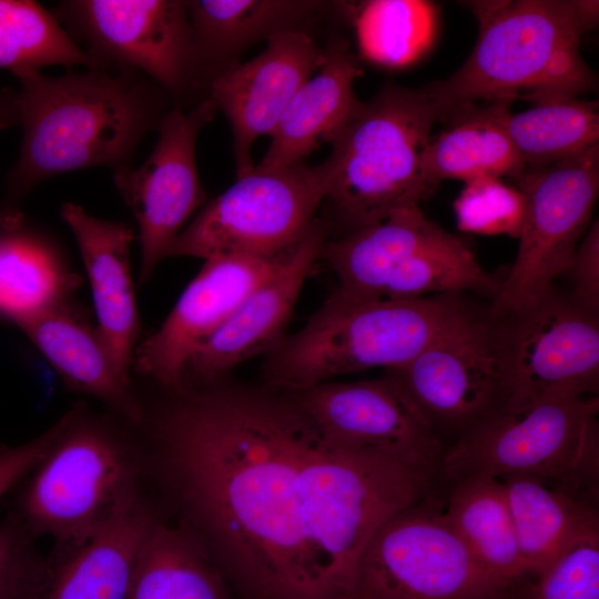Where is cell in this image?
Here are the masks:
<instances>
[{
  "instance_id": "obj_21",
  "label": "cell",
  "mask_w": 599,
  "mask_h": 599,
  "mask_svg": "<svg viewBox=\"0 0 599 599\" xmlns=\"http://www.w3.org/2000/svg\"><path fill=\"white\" fill-rule=\"evenodd\" d=\"M61 216L87 271L98 332L120 373L131 379L141 329L130 262L134 231L126 223L97 217L70 202L62 205Z\"/></svg>"
},
{
  "instance_id": "obj_29",
  "label": "cell",
  "mask_w": 599,
  "mask_h": 599,
  "mask_svg": "<svg viewBox=\"0 0 599 599\" xmlns=\"http://www.w3.org/2000/svg\"><path fill=\"white\" fill-rule=\"evenodd\" d=\"M126 599H235L211 554L191 532L154 521Z\"/></svg>"
},
{
  "instance_id": "obj_23",
  "label": "cell",
  "mask_w": 599,
  "mask_h": 599,
  "mask_svg": "<svg viewBox=\"0 0 599 599\" xmlns=\"http://www.w3.org/2000/svg\"><path fill=\"white\" fill-rule=\"evenodd\" d=\"M74 390L99 398L131 423L144 419L131 379L115 366L97 326L74 302L43 311L17 325Z\"/></svg>"
},
{
  "instance_id": "obj_20",
  "label": "cell",
  "mask_w": 599,
  "mask_h": 599,
  "mask_svg": "<svg viewBox=\"0 0 599 599\" xmlns=\"http://www.w3.org/2000/svg\"><path fill=\"white\" fill-rule=\"evenodd\" d=\"M155 519L135 497L88 537L40 559L24 599H126Z\"/></svg>"
},
{
  "instance_id": "obj_8",
  "label": "cell",
  "mask_w": 599,
  "mask_h": 599,
  "mask_svg": "<svg viewBox=\"0 0 599 599\" xmlns=\"http://www.w3.org/2000/svg\"><path fill=\"white\" fill-rule=\"evenodd\" d=\"M53 428L18 520L29 535L47 534L54 546H64L88 537L138 497L135 468L119 434L83 405Z\"/></svg>"
},
{
  "instance_id": "obj_10",
  "label": "cell",
  "mask_w": 599,
  "mask_h": 599,
  "mask_svg": "<svg viewBox=\"0 0 599 599\" xmlns=\"http://www.w3.org/2000/svg\"><path fill=\"white\" fill-rule=\"evenodd\" d=\"M489 575L447 521L420 500L388 518L358 564L351 599H520Z\"/></svg>"
},
{
  "instance_id": "obj_6",
  "label": "cell",
  "mask_w": 599,
  "mask_h": 599,
  "mask_svg": "<svg viewBox=\"0 0 599 599\" xmlns=\"http://www.w3.org/2000/svg\"><path fill=\"white\" fill-rule=\"evenodd\" d=\"M439 120L425 88L385 84L363 102L328 144L321 164L335 217L344 234L395 211L420 206L436 189L423 172V153Z\"/></svg>"
},
{
  "instance_id": "obj_26",
  "label": "cell",
  "mask_w": 599,
  "mask_h": 599,
  "mask_svg": "<svg viewBox=\"0 0 599 599\" xmlns=\"http://www.w3.org/2000/svg\"><path fill=\"white\" fill-rule=\"evenodd\" d=\"M508 500L519 556L527 576H538L598 516L576 493L541 477H499Z\"/></svg>"
},
{
  "instance_id": "obj_24",
  "label": "cell",
  "mask_w": 599,
  "mask_h": 599,
  "mask_svg": "<svg viewBox=\"0 0 599 599\" xmlns=\"http://www.w3.org/2000/svg\"><path fill=\"white\" fill-rule=\"evenodd\" d=\"M443 231L420 206L402 209L378 223L326 240L318 258L337 276V288L378 298L386 280Z\"/></svg>"
},
{
  "instance_id": "obj_33",
  "label": "cell",
  "mask_w": 599,
  "mask_h": 599,
  "mask_svg": "<svg viewBox=\"0 0 599 599\" xmlns=\"http://www.w3.org/2000/svg\"><path fill=\"white\" fill-rule=\"evenodd\" d=\"M436 7L427 1H372L357 19L359 44L368 59L389 67L412 63L430 47Z\"/></svg>"
},
{
  "instance_id": "obj_12",
  "label": "cell",
  "mask_w": 599,
  "mask_h": 599,
  "mask_svg": "<svg viewBox=\"0 0 599 599\" xmlns=\"http://www.w3.org/2000/svg\"><path fill=\"white\" fill-rule=\"evenodd\" d=\"M526 200L516 258L490 305L502 316L531 304L562 275L591 224L599 193V144L517 179Z\"/></svg>"
},
{
  "instance_id": "obj_9",
  "label": "cell",
  "mask_w": 599,
  "mask_h": 599,
  "mask_svg": "<svg viewBox=\"0 0 599 599\" xmlns=\"http://www.w3.org/2000/svg\"><path fill=\"white\" fill-rule=\"evenodd\" d=\"M326 193L321 164L255 165L200 209L172 243L167 257L205 261L282 255L307 234Z\"/></svg>"
},
{
  "instance_id": "obj_18",
  "label": "cell",
  "mask_w": 599,
  "mask_h": 599,
  "mask_svg": "<svg viewBox=\"0 0 599 599\" xmlns=\"http://www.w3.org/2000/svg\"><path fill=\"white\" fill-rule=\"evenodd\" d=\"M323 61L324 50L305 31L290 30L271 37L255 58L212 78L206 98L230 123L236 176L254 169L253 143L271 135L295 92Z\"/></svg>"
},
{
  "instance_id": "obj_15",
  "label": "cell",
  "mask_w": 599,
  "mask_h": 599,
  "mask_svg": "<svg viewBox=\"0 0 599 599\" xmlns=\"http://www.w3.org/2000/svg\"><path fill=\"white\" fill-rule=\"evenodd\" d=\"M204 98L185 111L171 108L158 125V142L139 167L113 171L114 185L139 226L140 284L153 276L189 219L206 203L196 165L200 131L216 114Z\"/></svg>"
},
{
  "instance_id": "obj_16",
  "label": "cell",
  "mask_w": 599,
  "mask_h": 599,
  "mask_svg": "<svg viewBox=\"0 0 599 599\" xmlns=\"http://www.w3.org/2000/svg\"><path fill=\"white\" fill-rule=\"evenodd\" d=\"M287 394L333 443L382 454L432 474L441 463L436 428L387 374L370 380H328Z\"/></svg>"
},
{
  "instance_id": "obj_1",
  "label": "cell",
  "mask_w": 599,
  "mask_h": 599,
  "mask_svg": "<svg viewBox=\"0 0 599 599\" xmlns=\"http://www.w3.org/2000/svg\"><path fill=\"white\" fill-rule=\"evenodd\" d=\"M153 420L164 468L240 599H334L297 486L313 423L285 392L183 388Z\"/></svg>"
},
{
  "instance_id": "obj_39",
  "label": "cell",
  "mask_w": 599,
  "mask_h": 599,
  "mask_svg": "<svg viewBox=\"0 0 599 599\" xmlns=\"http://www.w3.org/2000/svg\"><path fill=\"white\" fill-rule=\"evenodd\" d=\"M14 125L11 111V90L0 89V129Z\"/></svg>"
},
{
  "instance_id": "obj_37",
  "label": "cell",
  "mask_w": 599,
  "mask_h": 599,
  "mask_svg": "<svg viewBox=\"0 0 599 599\" xmlns=\"http://www.w3.org/2000/svg\"><path fill=\"white\" fill-rule=\"evenodd\" d=\"M570 294L585 307L599 313V223L592 221L562 273Z\"/></svg>"
},
{
  "instance_id": "obj_34",
  "label": "cell",
  "mask_w": 599,
  "mask_h": 599,
  "mask_svg": "<svg viewBox=\"0 0 599 599\" xmlns=\"http://www.w3.org/2000/svg\"><path fill=\"white\" fill-rule=\"evenodd\" d=\"M526 211L522 192L500 177L465 182L454 202L460 231L481 235L519 237Z\"/></svg>"
},
{
  "instance_id": "obj_5",
  "label": "cell",
  "mask_w": 599,
  "mask_h": 599,
  "mask_svg": "<svg viewBox=\"0 0 599 599\" xmlns=\"http://www.w3.org/2000/svg\"><path fill=\"white\" fill-rule=\"evenodd\" d=\"M434 474L338 445L314 426L297 486L308 546L334 599H351L359 560L377 529L426 496Z\"/></svg>"
},
{
  "instance_id": "obj_17",
  "label": "cell",
  "mask_w": 599,
  "mask_h": 599,
  "mask_svg": "<svg viewBox=\"0 0 599 599\" xmlns=\"http://www.w3.org/2000/svg\"><path fill=\"white\" fill-rule=\"evenodd\" d=\"M291 251L268 258L205 260L161 326L138 344L132 369L167 389L182 390L183 370L194 351Z\"/></svg>"
},
{
  "instance_id": "obj_27",
  "label": "cell",
  "mask_w": 599,
  "mask_h": 599,
  "mask_svg": "<svg viewBox=\"0 0 599 599\" xmlns=\"http://www.w3.org/2000/svg\"><path fill=\"white\" fill-rule=\"evenodd\" d=\"M81 280L45 235L23 227L0 232V317L16 325L72 302Z\"/></svg>"
},
{
  "instance_id": "obj_4",
  "label": "cell",
  "mask_w": 599,
  "mask_h": 599,
  "mask_svg": "<svg viewBox=\"0 0 599 599\" xmlns=\"http://www.w3.org/2000/svg\"><path fill=\"white\" fill-rule=\"evenodd\" d=\"M471 307L458 294L384 300L337 288L300 331L266 354L265 382L291 393L370 368H398Z\"/></svg>"
},
{
  "instance_id": "obj_11",
  "label": "cell",
  "mask_w": 599,
  "mask_h": 599,
  "mask_svg": "<svg viewBox=\"0 0 599 599\" xmlns=\"http://www.w3.org/2000/svg\"><path fill=\"white\" fill-rule=\"evenodd\" d=\"M53 14L84 47L90 69L138 71L170 99L187 95L205 78L187 1L68 0Z\"/></svg>"
},
{
  "instance_id": "obj_19",
  "label": "cell",
  "mask_w": 599,
  "mask_h": 599,
  "mask_svg": "<svg viewBox=\"0 0 599 599\" xmlns=\"http://www.w3.org/2000/svg\"><path fill=\"white\" fill-rule=\"evenodd\" d=\"M326 237L325 226L316 219L283 263L194 351L183 370V388L191 383L212 385L240 364L267 354L283 339Z\"/></svg>"
},
{
  "instance_id": "obj_7",
  "label": "cell",
  "mask_w": 599,
  "mask_h": 599,
  "mask_svg": "<svg viewBox=\"0 0 599 599\" xmlns=\"http://www.w3.org/2000/svg\"><path fill=\"white\" fill-rule=\"evenodd\" d=\"M598 396L548 395L501 407L466 430L443 455L451 478L531 475L573 493L599 470Z\"/></svg>"
},
{
  "instance_id": "obj_13",
  "label": "cell",
  "mask_w": 599,
  "mask_h": 599,
  "mask_svg": "<svg viewBox=\"0 0 599 599\" xmlns=\"http://www.w3.org/2000/svg\"><path fill=\"white\" fill-rule=\"evenodd\" d=\"M386 374L435 428L467 430L506 403L501 319L488 307L473 306L408 363Z\"/></svg>"
},
{
  "instance_id": "obj_22",
  "label": "cell",
  "mask_w": 599,
  "mask_h": 599,
  "mask_svg": "<svg viewBox=\"0 0 599 599\" xmlns=\"http://www.w3.org/2000/svg\"><path fill=\"white\" fill-rule=\"evenodd\" d=\"M363 74L351 44L332 39L324 49L321 68L295 92L261 162V169H278L303 162L328 143L357 113L363 101L354 90Z\"/></svg>"
},
{
  "instance_id": "obj_31",
  "label": "cell",
  "mask_w": 599,
  "mask_h": 599,
  "mask_svg": "<svg viewBox=\"0 0 599 599\" xmlns=\"http://www.w3.org/2000/svg\"><path fill=\"white\" fill-rule=\"evenodd\" d=\"M598 106L579 98L537 103L509 111L505 126L526 169L542 167L599 144Z\"/></svg>"
},
{
  "instance_id": "obj_2",
  "label": "cell",
  "mask_w": 599,
  "mask_h": 599,
  "mask_svg": "<svg viewBox=\"0 0 599 599\" xmlns=\"http://www.w3.org/2000/svg\"><path fill=\"white\" fill-rule=\"evenodd\" d=\"M11 90L13 124L23 136L0 206V226L23 222L22 204L42 181L90 166H130L143 138L171 109L170 98L144 74L129 69H88L48 77H17Z\"/></svg>"
},
{
  "instance_id": "obj_38",
  "label": "cell",
  "mask_w": 599,
  "mask_h": 599,
  "mask_svg": "<svg viewBox=\"0 0 599 599\" xmlns=\"http://www.w3.org/2000/svg\"><path fill=\"white\" fill-rule=\"evenodd\" d=\"M54 436L53 426L41 436L18 446L0 444V499L45 456Z\"/></svg>"
},
{
  "instance_id": "obj_28",
  "label": "cell",
  "mask_w": 599,
  "mask_h": 599,
  "mask_svg": "<svg viewBox=\"0 0 599 599\" xmlns=\"http://www.w3.org/2000/svg\"><path fill=\"white\" fill-rule=\"evenodd\" d=\"M444 515L489 575L506 585L524 589L527 575L499 477L471 474L457 479Z\"/></svg>"
},
{
  "instance_id": "obj_25",
  "label": "cell",
  "mask_w": 599,
  "mask_h": 599,
  "mask_svg": "<svg viewBox=\"0 0 599 599\" xmlns=\"http://www.w3.org/2000/svg\"><path fill=\"white\" fill-rule=\"evenodd\" d=\"M511 101L470 105L448 120L446 130L430 135L423 153V172L435 187L444 180L517 179L526 165L505 126Z\"/></svg>"
},
{
  "instance_id": "obj_32",
  "label": "cell",
  "mask_w": 599,
  "mask_h": 599,
  "mask_svg": "<svg viewBox=\"0 0 599 599\" xmlns=\"http://www.w3.org/2000/svg\"><path fill=\"white\" fill-rule=\"evenodd\" d=\"M90 61L55 16L32 0H0V69L16 78L49 65Z\"/></svg>"
},
{
  "instance_id": "obj_3",
  "label": "cell",
  "mask_w": 599,
  "mask_h": 599,
  "mask_svg": "<svg viewBox=\"0 0 599 599\" xmlns=\"http://www.w3.org/2000/svg\"><path fill=\"white\" fill-rule=\"evenodd\" d=\"M478 23L476 44L450 77L424 87L439 120L478 101L532 104L578 98L597 85L580 53L598 22V1H465Z\"/></svg>"
},
{
  "instance_id": "obj_30",
  "label": "cell",
  "mask_w": 599,
  "mask_h": 599,
  "mask_svg": "<svg viewBox=\"0 0 599 599\" xmlns=\"http://www.w3.org/2000/svg\"><path fill=\"white\" fill-rule=\"evenodd\" d=\"M317 1L298 0H193L189 20L200 63L205 74L213 65L271 37L302 30L318 10Z\"/></svg>"
},
{
  "instance_id": "obj_14",
  "label": "cell",
  "mask_w": 599,
  "mask_h": 599,
  "mask_svg": "<svg viewBox=\"0 0 599 599\" xmlns=\"http://www.w3.org/2000/svg\"><path fill=\"white\" fill-rule=\"evenodd\" d=\"M507 372L504 407L548 395L598 396L599 313L555 284L502 316Z\"/></svg>"
},
{
  "instance_id": "obj_36",
  "label": "cell",
  "mask_w": 599,
  "mask_h": 599,
  "mask_svg": "<svg viewBox=\"0 0 599 599\" xmlns=\"http://www.w3.org/2000/svg\"><path fill=\"white\" fill-rule=\"evenodd\" d=\"M39 561L18 519L0 524V599H24Z\"/></svg>"
},
{
  "instance_id": "obj_35",
  "label": "cell",
  "mask_w": 599,
  "mask_h": 599,
  "mask_svg": "<svg viewBox=\"0 0 599 599\" xmlns=\"http://www.w3.org/2000/svg\"><path fill=\"white\" fill-rule=\"evenodd\" d=\"M598 527L569 541L524 596L527 599H599Z\"/></svg>"
}]
</instances>
